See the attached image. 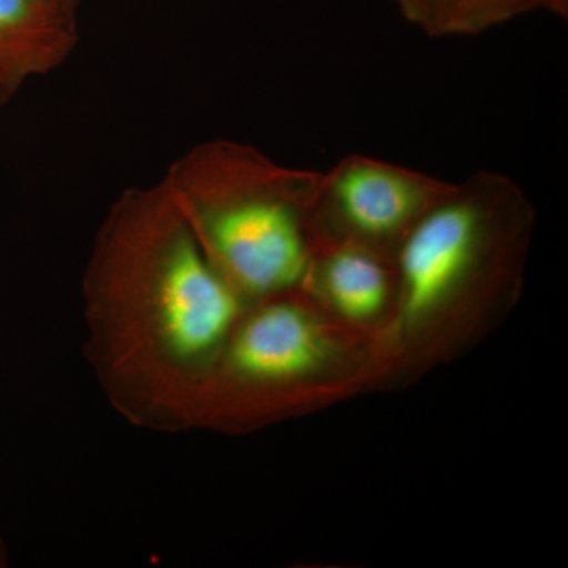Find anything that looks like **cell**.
Listing matches in <instances>:
<instances>
[{"instance_id": "9", "label": "cell", "mask_w": 568, "mask_h": 568, "mask_svg": "<svg viewBox=\"0 0 568 568\" xmlns=\"http://www.w3.org/2000/svg\"><path fill=\"white\" fill-rule=\"evenodd\" d=\"M541 7L560 18L568 17V0H541Z\"/></svg>"}, {"instance_id": "3", "label": "cell", "mask_w": 568, "mask_h": 568, "mask_svg": "<svg viewBox=\"0 0 568 568\" xmlns=\"http://www.w3.org/2000/svg\"><path fill=\"white\" fill-rule=\"evenodd\" d=\"M530 205L517 182L478 171L407 234L396 253L403 317L424 320L459 293L507 271Z\"/></svg>"}, {"instance_id": "5", "label": "cell", "mask_w": 568, "mask_h": 568, "mask_svg": "<svg viewBox=\"0 0 568 568\" xmlns=\"http://www.w3.org/2000/svg\"><path fill=\"white\" fill-rule=\"evenodd\" d=\"M454 190L455 183L353 153L321 175L317 244H354L396 256L414 226Z\"/></svg>"}, {"instance_id": "10", "label": "cell", "mask_w": 568, "mask_h": 568, "mask_svg": "<svg viewBox=\"0 0 568 568\" xmlns=\"http://www.w3.org/2000/svg\"><path fill=\"white\" fill-rule=\"evenodd\" d=\"M11 99V95L9 92L7 91H3L2 88H0V108L3 106V104H6L7 102H9V100Z\"/></svg>"}, {"instance_id": "2", "label": "cell", "mask_w": 568, "mask_h": 568, "mask_svg": "<svg viewBox=\"0 0 568 568\" xmlns=\"http://www.w3.org/2000/svg\"><path fill=\"white\" fill-rule=\"evenodd\" d=\"M321 175L245 142L212 140L179 156L162 183L215 271L250 304L304 287L320 248Z\"/></svg>"}, {"instance_id": "8", "label": "cell", "mask_w": 568, "mask_h": 568, "mask_svg": "<svg viewBox=\"0 0 568 568\" xmlns=\"http://www.w3.org/2000/svg\"><path fill=\"white\" fill-rule=\"evenodd\" d=\"M403 18L435 39L473 37L544 9L541 0H392Z\"/></svg>"}, {"instance_id": "11", "label": "cell", "mask_w": 568, "mask_h": 568, "mask_svg": "<svg viewBox=\"0 0 568 568\" xmlns=\"http://www.w3.org/2000/svg\"><path fill=\"white\" fill-rule=\"evenodd\" d=\"M62 2L69 3V6L74 7V9H77L78 0H62Z\"/></svg>"}, {"instance_id": "4", "label": "cell", "mask_w": 568, "mask_h": 568, "mask_svg": "<svg viewBox=\"0 0 568 568\" xmlns=\"http://www.w3.org/2000/svg\"><path fill=\"white\" fill-rule=\"evenodd\" d=\"M290 294L246 305L213 368L196 426L234 424L324 364L323 332Z\"/></svg>"}, {"instance_id": "7", "label": "cell", "mask_w": 568, "mask_h": 568, "mask_svg": "<svg viewBox=\"0 0 568 568\" xmlns=\"http://www.w3.org/2000/svg\"><path fill=\"white\" fill-rule=\"evenodd\" d=\"M312 283L347 320H372L383 312L394 287V272L384 254L354 244L321 246L305 284Z\"/></svg>"}, {"instance_id": "1", "label": "cell", "mask_w": 568, "mask_h": 568, "mask_svg": "<svg viewBox=\"0 0 568 568\" xmlns=\"http://www.w3.org/2000/svg\"><path fill=\"white\" fill-rule=\"evenodd\" d=\"M82 295L85 354L112 407L153 432L194 428L248 302L215 271L162 182L111 205Z\"/></svg>"}, {"instance_id": "6", "label": "cell", "mask_w": 568, "mask_h": 568, "mask_svg": "<svg viewBox=\"0 0 568 568\" xmlns=\"http://www.w3.org/2000/svg\"><path fill=\"white\" fill-rule=\"evenodd\" d=\"M77 9L62 0H0V88L26 82L69 61L78 47Z\"/></svg>"}]
</instances>
